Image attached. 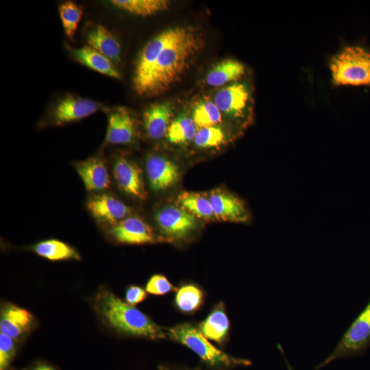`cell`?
Listing matches in <instances>:
<instances>
[{
  "instance_id": "cell-2",
  "label": "cell",
  "mask_w": 370,
  "mask_h": 370,
  "mask_svg": "<svg viewBox=\"0 0 370 370\" xmlns=\"http://www.w3.org/2000/svg\"><path fill=\"white\" fill-rule=\"evenodd\" d=\"M93 306L102 321L119 333L153 340L166 338L165 329L107 288L98 290Z\"/></svg>"
},
{
  "instance_id": "cell-5",
  "label": "cell",
  "mask_w": 370,
  "mask_h": 370,
  "mask_svg": "<svg viewBox=\"0 0 370 370\" xmlns=\"http://www.w3.org/2000/svg\"><path fill=\"white\" fill-rule=\"evenodd\" d=\"M370 347V300L352 322L332 352L317 367L319 370L332 361L365 353Z\"/></svg>"
},
{
  "instance_id": "cell-34",
  "label": "cell",
  "mask_w": 370,
  "mask_h": 370,
  "mask_svg": "<svg viewBox=\"0 0 370 370\" xmlns=\"http://www.w3.org/2000/svg\"><path fill=\"white\" fill-rule=\"evenodd\" d=\"M32 370H56V369L53 367L49 365L41 363L35 366Z\"/></svg>"
},
{
  "instance_id": "cell-10",
  "label": "cell",
  "mask_w": 370,
  "mask_h": 370,
  "mask_svg": "<svg viewBox=\"0 0 370 370\" xmlns=\"http://www.w3.org/2000/svg\"><path fill=\"white\" fill-rule=\"evenodd\" d=\"M208 197L211 204L215 219L235 223H247L249 212L240 198L223 190H212Z\"/></svg>"
},
{
  "instance_id": "cell-9",
  "label": "cell",
  "mask_w": 370,
  "mask_h": 370,
  "mask_svg": "<svg viewBox=\"0 0 370 370\" xmlns=\"http://www.w3.org/2000/svg\"><path fill=\"white\" fill-rule=\"evenodd\" d=\"M136 135V121L128 108L119 106L108 112L106 145L130 144L134 141Z\"/></svg>"
},
{
  "instance_id": "cell-25",
  "label": "cell",
  "mask_w": 370,
  "mask_h": 370,
  "mask_svg": "<svg viewBox=\"0 0 370 370\" xmlns=\"http://www.w3.org/2000/svg\"><path fill=\"white\" fill-rule=\"evenodd\" d=\"M117 8L139 16H148L168 9L166 0H112Z\"/></svg>"
},
{
  "instance_id": "cell-3",
  "label": "cell",
  "mask_w": 370,
  "mask_h": 370,
  "mask_svg": "<svg viewBox=\"0 0 370 370\" xmlns=\"http://www.w3.org/2000/svg\"><path fill=\"white\" fill-rule=\"evenodd\" d=\"M165 330L170 338L188 347L211 367L231 368L251 365L248 360L233 357L215 347L193 324L180 323Z\"/></svg>"
},
{
  "instance_id": "cell-6",
  "label": "cell",
  "mask_w": 370,
  "mask_h": 370,
  "mask_svg": "<svg viewBox=\"0 0 370 370\" xmlns=\"http://www.w3.org/2000/svg\"><path fill=\"white\" fill-rule=\"evenodd\" d=\"M184 26H176L162 31L149 40L141 50L136 62L134 86L137 92L147 80L163 49L182 32Z\"/></svg>"
},
{
  "instance_id": "cell-29",
  "label": "cell",
  "mask_w": 370,
  "mask_h": 370,
  "mask_svg": "<svg viewBox=\"0 0 370 370\" xmlns=\"http://www.w3.org/2000/svg\"><path fill=\"white\" fill-rule=\"evenodd\" d=\"M60 18L66 36L73 40L83 15V9L77 3L69 1L58 7Z\"/></svg>"
},
{
  "instance_id": "cell-15",
  "label": "cell",
  "mask_w": 370,
  "mask_h": 370,
  "mask_svg": "<svg viewBox=\"0 0 370 370\" xmlns=\"http://www.w3.org/2000/svg\"><path fill=\"white\" fill-rule=\"evenodd\" d=\"M249 100L247 86L235 82L220 89L213 101L221 113L232 118H240L244 115Z\"/></svg>"
},
{
  "instance_id": "cell-36",
  "label": "cell",
  "mask_w": 370,
  "mask_h": 370,
  "mask_svg": "<svg viewBox=\"0 0 370 370\" xmlns=\"http://www.w3.org/2000/svg\"><path fill=\"white\" fill-rule=\"evenodd\" d=\"M285 360H286V364L287 365L288 370H293L291 365L289 364V362H288V360L286 358H285Z\"/></svg>"
},
{
  "instance_id": "cell-19",
  "label": "cell",
  "mask_w": 370,
  "mask_h": 370,
  "mask_svg": "<svg viewBox=\"0 0 370 370\" xmlns=\"http://www.w3.org/2000/svg\"><path fill=\"white\" fill-rule=\"evenodd\" d=\"M88 45L110 59L116 65L121 62V45L114 35L102 25H91L86 29Z\"/></svg>"
},
{
  "instance_id": "cell-16",
  "label": "cell",
  "mask_w": 370,
  "mask_h": 370,
  "mask_svg": "<svg viewBox=\"0 0 370 370\" xmlns=\"http://www.w3.org/2000/svg\"><path fill=\"white\" fill-rule=\"evenodd\" d=\"M33 323L34 316L27 310L8 303L1 307V333L19 339L31 330Z\"/></svg>"
},
{
  "instance_id": "cell-13",
  "label": "cell",
  "mask_w": 370,
  "mask_h": 370,
  "mask_svg": "<svg viewBox=\"0 0 370 370\" xmlns=\"http://www.w3.org/2000/svg\"><path fill=\"white\" fill-rule=\"evenodd\" d=\"M86 207L96 220L110 226L132 214V209L127 205L108 194L91 197L86 203Z\"/></svg>"
},
{
  "instance_id": "cell-31",
  "label": "cell",
  "mask_w": 370,
  "mask_h": 370,
  "mask_svg": "<svg viewBox=\"0 0 370 370\" xmlns=\"http://www.w3.org/2000/svg\"><path fill=\"white\" fill-rule=\"evenodd\" d=\"M145 290L154 295H164L177 289L164 275L155 274L147 282Z\"/></svg>"
},
{
  "instance_id": "cell-28",
  "label": "cell",
  "mask_w": 370,
  "mask_h": 370,
  "mask_svg": "<svg viewBox=\"0 0 370 370\" xmlns=\"http://www.w3.org/2000/svg\"><path fill=\"white\" fill-rule=\"evenodd\" d=\"M192 118L199 128L216 125L221 121V112L214 102L205 99L198 101L193 108Z\"/></svg>"
},
{
  "instance_id": "cell-21",
  "label": "cell",
  "mask_w": 370,
  "mask_h": 370,
  "mask_svg": "<svg viewBox=\"0 0 370 370\" xmlns=\"http://www.w3.org/2000/svg\"><path fill=\"white\" fill-rule=\"evenodd\" d=\"M202 334L210 341L221 344L226 340L230 321L223 302L217 304L208 317L199 323Z\"/></svg>"
},
{
  "instance_id": "cell-20",
  "label": "cell",
  "mask_w": 370,
  "mask_h": 370,
  "mask_svg": "<svg viewBox=\"0 0 370 370\" xmlns=\"http://www.w3.org/2000/svg\"><path fill=\"white\" fill-rule=\"evenodd\" d=\"M68 49L73 58L86 66L105 75L121 78L116 64L88 45L79 48L69 46Z\"/></svg>"
},
{
  "instance_id": "cell-12",
  "label": "cell",
  "mask_w": 370,
  "mask_h": 370,
  "mask_svg": "<svg viewBox=\"0 0 370 370\" xmlns=\"http://www.w3.org/2000/svg\"><path fill=\"white\" fill-rule=\"evenodd\" d=\"M113 176L124 193L138 199H146L143 172L136 162L123 156L117 158L113 165Z\"/></svg>"
},
{
  "instance_id": "cell-35",
  "label": "cell",
  "mask_w": 370,
  "mask_h": 370,
  "mask_svg": "<svg viewBox=\"0 0 370 370\" xmlns=\"http://www.w3.org/2000/svg\"><path fill=\"white\" fill-rule=\"evenodd\" d=\"M158 370H201V369H177L172 367H169L165 365H160L158 367Z\"/></svg>"
},
{
  "instance_id": "cell-17",
  "label": "cell",
  "mask_w": 370,
  "mask_h": 370,
  "mask_svg": "<svg viewBox=\"0 0 370 370\" xmlns=\"http://www.w3.org/2000/svg\"><path fill=\"white\" fill-rule=\"evenodd\" d=\"M174 107L169 101L156 102L148 106L143 112V126L149 138L160 140L166 136L172 122Z\"/></svg>"
},
{
  "instance_id": "cell-30",
  "label": "cell",
  "mask_w": 370,
  "mask_h": 370,
  "mask_svg": "<svg viewBox=\"0 0 370 370\" xmlns=\"http://www.w3.org/2000/svg\"><path fill=\"white\" fill-rule=\"evenodd\" d=\"M225 136L217 125L199 128L193 139L195 145L200 148H211L221 145Z\"/></svg>"
},
{
  "instance_id": "cell-26",
  "label": "cell",
  "mask_w": 370,
  "mask_h": 370,
  "mask_svg": "<svg viewBox=\"0 0 370 370\" xmlns=\"http://www.w3.org/2000/svg\"><path fill=\"white\" fill-rule=\"evenodd\" d=\"M204 301V293L196 284H186L176 290L175 305L182 312L194 313L201 307Z\"/></svg>"
},
{
  "instance_id": "cell-27",
  "label": "cell",
  "mask_w": 370,
  "mask_h": 370,
  "mask_svg": "<svg viewBox=\"0 0 370 370\" xmlns=\"http://www.w3.org/2000/svg\"><path fill=\"white\" fill-rule=\"evenodd\" d=\"M197 127L192 117L181 114L172 121L166 136L171 143L186 144L194 139Z\"/></svg>"
},
{
  "instance_id": "cell-33",
  "label": "cell",
  "mask_w": 370,
  "mask_h": 370,
  "mask_svg": "<svg viewBox=\"0 0 370 370\" xmlns=\"http://www.w3.org/2000/svg\"><path fill=\"white\" fill-rule=\"evenodd\" d=\"M147 297L146 290L137 285L129 286L125 291V301L131 306L143 301Z\"/></svg>"
},
{
  "instance_id": "cell-24",
  "label": "cell",
  "mask_w": 370,
  "mask_h": 370,
  "mask_svg": "<svg viewBox=\"0 0 370 370\" xmlns=\"http://www.w3.org/2000/svg\"><path fill=\"white\" fill-rule=\"evenodd\" d=\"M38 256L52 261L80 260L78 252L71 245L56 239L40 241L33 247Z\"/></svg>"
},
{
  "instance_id": "cell-4",
  "label": "cell",
  "mask_w": 370,
  "mask_h": 370,
  "mask_svg": "<svg viewBox=\"0 0 370 370\" xmlns=\"http://www.w3.org/2000/svg\"><path fill=\"white\" fill-rule=\"evenodd\" d=\"M334 85H370V53L359 46H349L330 62Z\"/></svg>"
},
{
  "instance_id": "cell-8",
  "label": "cell",
  "mask_w": 370,
  "mask_h": 370,
  "mask_svg": "<svg viewBox=\"0 0 370 370\" xmlns=\"http://www.w3.org/2000/svg\"><path fill=\"white\" fill-rule=\"evenodd\" d=\"M108 232L116 241L123 244H147L164 239L158 236L142 219L132 216L110 225Z\"/></svg>"
},
{
  "instance_id": "cell-23",
  "label": "cell",
  "mask_w": 370,
  "mask_h": 370,
  "mask_svg": "<svg viewBox=\"0 0 370 370\" xmlns=\"http://www.w3.org/2000/svg\"><path fill=\"white\" fill-rule=\"evenodd\" d=\"M177 202L195 217L205 221L215 219L214 212L208 197L199 193L184 191L178 195Z\"/></svg>"
},
{
  "instance_id": "cell-32",
  "label": "cell",
  "mask_w": 370,
  "mask_h": 370,
  "mask_svg": "<svg viewBox=\"0 0 370 370\" xmlns=\"http://www.w3.org/2000/svg\"><path fill=\"white\" fill-rule=\"evenodd\" d=\"M16 344L13 338L0 334V370H8L14 357Z\"/></svg>"
},
{
  "instance_id": "cell-22",
  "label": "cell",
  "mask_w": 370,
  "mask_h": 370,
  "mask_svg": "<svg viewBox=\"0 0 370 370\" xmlns=\"http://www.w3.org/2000/svg\"><path fill=\"white\" fill-rule=\"evenodd\" d=\"M245 66L234 59H225L214 64L208 71L206 81L209 86H220L236 81L244 75Z\"/></svg>"
},
{
  "instance_id": "cell-18",
  "label": "cell",
  "mask_w": 370,
  "mask_h": 370,
  "mask_svg": "<svg viewBox=\"0 0 370 370\" xmlns=\"http://www.w3.org/2000/svg\"><path fill=\"white\" fill-rule=\"evenodd\" d=\"M75 168L88 191H101L109 188L110 177L103 160L97 156L79 162Z\"/></svg>"
},
{
  "instance_id": "cell-11",
  "label": "cell",
  "mask_w": 370,
  "mask_h": 370,
  "mask_svg": "<svg viewBox=\"0 0 370 370\" xmlns=\"http://www.w3.org/2000/svg\"><path fill=\"white\" fill-rule=\"evenodd\" d=\"M100 108L99 103L90 99L67 95L54 107L52 121L56 125H63L85 119Z\"/></svg>"
},
{
  "instance_id": "cell-14",
  "label": "cell",
  "mask_w": 370,
  "mask_h": 370,
  "mask_svg": "<svg viewBox=\"0 0 370 370\" xmlns=\"http://www.w3.org/2000/svg\"><path fill=\"white\" fill-rule=\"evenodd\" d=\"M145 168L149 186L154 191L169 188L179 181V166L162 156H149L146 159Z\"/></svg>"
},
{
  "instance_id": "cell-1",
  "label": "cell",
  "mask_w": 370,
  "mask_h": 370,
  "mask_svg": "<svg viewBox=\"0 0 370 370\" xmlns=\"http://www.w3.org/2000/svg\"><path fill=\"white\" fill-rule=\"evenodd\" d=\"M204 43L199 31L184 26L180 35L161 52L137 93L154 97L168 90L188 69L193 58L204 47Z\"/></svg>"
},
{
  "instance_id": "cell-7",
  "label": "cell",
  "mask_w": 370,
  "mask_h": 370,
  "mask_svg": "<svg viewBox=\"0 0 370 370\" xmlns=\"http://www.w3.org/2000/svg\"><path fill=\"white\" fill-rule=\"evenodd\" d=\"M155 220L164 238L170 241L185 239L197 227V218L179 206L161 208Z\"/></svg>"
}]
</instances>
